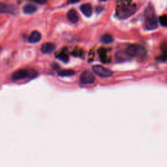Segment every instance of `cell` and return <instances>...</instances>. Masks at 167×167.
I'll list each match as a JSON object with an SVG mask.
<instances>
[{"label":"cell","mask_w":167,"mask_h":167,"mask_svg":"<svg viewBox=\"0 0 167 167\" xmlns=\"http://www.w3.org/2000/svg\"><path fill=\"white\" fill-rule=\"evenodd\" d=\"M98 53H99V58H100L101 61H103V62L104 64L108 62L109 59L107 56V51H106V50H105V49H104L103 48H100L99 50L98 51Z\"/></svg>","instance_id":"12"},{"label":"cell","mask_w":167,"mask_h":167,"mask_svg":"<svg viewBox=\"0 0 167 167\" xmlns=\"http://www.w3.org/2000/svg\"><path fill=\"white\" fill-rule=\"evenodd\" d=\"M80 11L86 17H90L92 14V7L90 3L83 4L80 7Z\"/></svg>","instance_id":"9"},{"label":"cell","mask_w":167,"mask_h":167,"mask_svg":"<svg viewBox=\"0 0 167 167\" xmlns=\"http://www.w3.org/2000/svg\"><path fill=\"white\" fill-rule=\"evenodd\" d=\"M125 53L131 57H144L146 55V50L140 45H131L127 48Z\"/></svg>","instance_id":"3"},{"label":"cell","mask_w":167,"mask_h":167,"mask_svg":"<svg viewBox=\"0 0 167 167\" xmlns=\"http://www.w3.org/2000/svg\"><path fill=\"white\" fill-rule=\"evenodd\" d=\"M37 10V8L36 6L33 5H31V4H27L23 7L24 13L28 15L33 14L35 13Z\"/></svg>","instance_id":"11"},{"label":"cell","mask_w":167,"mask_h":167,"mask_svg":"<svg viewBox=\"0 0 167 167\" xmlns=\"http://www.w3.org/2000/svg\"><path fill=\"white\" fill-rule=\"evenodd\" d=\"M58 58L61 59L63 61H64V62H67V61L69 60V58H68V55L65 54V53H61L59 54V55L58 56Z\"/></svg>","instance_id":"17"},{"label":"cell","mask_w":167,"mask_h":167,"mask_svg":"<svg viewBox=\"0 0 167 167\" xmlns=\"http://www.w3.org/2000/svg\"><path fill=\"white\" fill-rule=\"evenodd\" d=\"M67 19L71 23H77L78 21L79 17L77 12L75 9H71L67 13Z\"/></svg>","instance_id":"8"},{"label":"cell","mask_w":167,"mask_h":167,"mask_svg":"<svg viewBox=\"0 0 167 167\" xmlns=\"http://www.w3.org/2000/svg\"><path fill=\"white\" fill-rule=\"evenodd\" d=\"M30 75L29 71L26 69H20L13 73L12 78L14 80H21L26 79Z\"/></svg>","instance_id":"6"},{"label":"cell","mask_w":167,"mask_h":167,"mask_svg":"<svg viewBox=\"0 0 167 167\" xmlns=\"http://www.w3.org/2000/svg\"><path fill=\"white\" fill-rule=\"evenodd\" d=\"M159 22L163 26L167 27V15H163L159 18Z\"/></svg>","instance_id":"16"},{"label":"cell","mask_w":167,"mask_h":167,"mask_svg":"<svg viewBox=\"0 0 167 167\" xmlns=\"http://www.w3.org/2000/svg\"><path fill=\"white\" fill-rule=\"evenodd\" d=\"M55 49V45L52 42L44 43L41 48V51L43 54H51Z\"/></svg>","instance_id":"7"},{"label":"cell","mask_w":167,"mask_h":167,"mask_svg":"<svg viewBox=\"0 0 167 167\" xmlns=\"http://www.w3.org/2000/svg\"><path fill=\"white\" fill-rule=\"evenodd\" d=\"M92 69L98 76L103 77V78L110 77L112 76L113 74L112 71L111 70L99 65H96L93 66Z\"/></svg>","instance_id":"4"},{"label":"cell","mask_w":167,"mask_h":167,"mask_svg":"<svg viewBox=\"0 0 167 167\" xmlns=\"http://www.w3.org/2000/svg\"><path fill=\"white\" fill-rule=\"evenodd\" d=\"M41 39V34L37 31H35V32H33L29 35L28 41L30 43H37L40 41Z\"/></svg>","instance_id":"10"},{"label":"cell","mask_w":167,"mask_h":167,"mask_svg":"<svg viewBox=\"0 0 167 167\" xmlns=\"http://www.w3.org/2000/svg\"><path fill=\"white\" fill-rule=\"evenodd\" d=\"M95 78L91 71H85L80 77V82L82 84H91L95 82Z\"/></svg>","instance_id":"5"},{"label":"cell","mask_w":167,"mask_h":167,"mask_svg":"<svg viewBox=\"0 0 167 167\" xmlns=\"http://www.w3.org/2000/svg\"><path fill=\"white\" fill-rule=\"evenodd\" d=\"M13 9V7L11 5L5 4H0V12L2 13H9Z\"/></svg>","instance_id":"15"},{"label":"cell","mask_w":167,"mask_h":167,"mask_svg":"<svg viewBox=\"0 0 167 167\" xmlns=\"http://www.w3.org/2000/svg\"><path fill=\"white\" fill-rule=\"evenodd\" d=\"M137 5L134 3L131 2H123L116 7V15L120 19H127L135 13Z\"/></svg>","instance_id":"1"},{"label":"cell","mask_w":167,"mask_h":167,"mask_svg":"<svg viewBox=\"0 0 167 167\" xmlns=\"http://www.w3.org/2000/svg\"><path fill=\"white\" fill-rule=\"evenodd\" d=\"M145 26L148 30H153L158 27V19L152 6L145 11Z\"/></svg>","instance_id":"2"},{"label":"cell","mask_w":167,"mask_h":167,"mask_svg":"<svg viewBox=\"0 0 167 167\" xmlns=\"http://www.w3.org/2000/svg\"><path fill=\"white\" fill-rule=\"evenodd\" d=\"M101 42L104 44H110V43L113 42L114 41V38L112 37V35H110L109 34H105L103 35L101 39Z\"/></svg>","instance_id":"13"},{"label":"cell","mask_w":167,"mask_h":167,"mask_svg":"<svg viewBox=\"0 0 167 167\" xmlns=\"http://www.w3.org/2000/svg\"><path fill=\"white\" fill-rule=\"evenodd\" d=\"M75 74V72L71 69H64L61 70L58 73V75L61 77H70Z\"/></svg>","instance_id":"14"}]
</instances>
